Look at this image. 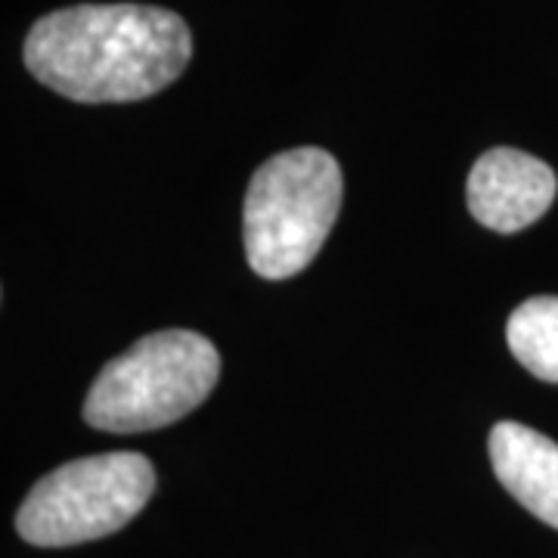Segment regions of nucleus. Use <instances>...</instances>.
I'll list each match as a JSON object with an SVG mask.
<instances>
[{"instance_id":"f03ea898","label":"nucleus","mask_w":558,"mask_h":558,"mask_svg":"<svg viewBox=\"0 0 558 558\" xmlns=\"http://www.w3.org/2000/svg\"><path fill=\"white\" fill-rule=\"evenodd\" d=\"M341 208V168L326 149L299 146L255 171L242 208L245 258L264 279L301 274L317 258Z\"/></svg>"},{"instance_id":"0eeeda50","label":"nucleus","mask_w":558,"mask_h":558,"mask_svg":"<svg viewBox=\"0 0 558 558\" xmlns=\"http://www.w3.org/2000/svg\"><path fill=\"white\" fill-rule=\"evenodd\" d=\"M506 341L527 373L558 381V299L537 295L515 307L506 323Z\"/></svg>"},{"instance_id":"7ed1b4c3","label":"nucleus","mask_w":558,"mask_h":558,"mask_svg":"<svg viewBox=\"0 0 558 558\" xmlns=\"http://www.w3.org/2000/svg\"><path fill=\"white\" fill-rule=\"evenodd\" d=\"M218 376V348L205 336L186 329L156 332L102 366L84 400V418L116 435L153 432L205 403Z\"/></svg>"},{"instance_id":"f257e3e1","label":"nucleus","mask_w":558,"mask_h":558,"mask_svg":"<svg viewBox=\"0 0 558 558\" xmlns=\"http://www.w3.org/2000/svg\"><path fill=\"white\" fill-rule=\"evenodd\" d=\"M193 57L178 13L143 3H81L40 16L22 47L25 69L75 102H134L165 90Z\"/></svg>"},{"instance_id":"39448f33","label":"nucleus","mask_w":558,"mask_h":558,"mask_svg":"<svg viewBox=\"0 0 558 558\" xmlns=\"http://www.w3.org/2000/svg\"><path fill=\"white\" fill-rule=\"evenodd\" d=\"M556 171L521 149L484 153L469 174V211L497 233H519L539 220L556 199Z\"/></svg>"},{"instance_id":"423d86ee","label":"nucleus","mask_w":558,"mask_h":558,"mask_svg":"<svg viewBox=\"0 0 558 558\" xmlns=\"http://www.w3.org/2000/svg\"><path fill=\"white\" fill-rule=\"evenodd\" d=\"M490 462L499 484L539 521L558 527V444L519 422L490 432Z\"/></svg>"},{"instance_id":"20e7f679","label":"nucleus","mask_w":558,"mask_h":558,"mask_svg":"<svg viewBox=\"0 0 558 558\" xmlns=\"http://www.w3.org/2000/svg\"><path fill=\"white\" fill-rule=\"evenodd\" d=\"M156 490V469L140 453H102L65 462L40 478L16 515L35 546H75L109 537L137 515Z\"/></svg>"}]
</instances>
